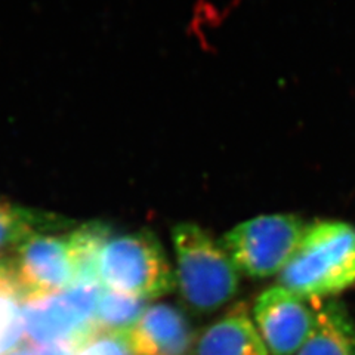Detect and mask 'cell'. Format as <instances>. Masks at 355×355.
Returning <instances> with one entry per match:
<instances>
[{
  "label": "cell",
  "instance_id": "obj_7",
  "mask_svg": "<svg viewBox=\"0 0 355 355\" xmlns=\"http://www.w3.org/2000/svg\"><path fill=\"white\" fill-rule=\"evenodd\" d=\"M254 320L274 355H293L313 331L315 304L280 286L271 287L254 304Z\"/></svg>",
  "mask_w": 355,
  "mask_h": 355
},
{
  "label": "cell",
  "instance_id": "obj_9",
  "mask_svg": "<svg viewBox=\"0 0 355 355\" xmlns=\"http://www.w3.org/2000/svg\"><path fill=\"white\" fill-rule=\"evenodd\" d=\"M266 354L268 351L244 304H239L214 324H210L198 339L196 348V355Z\"/></svg>",
  "mask_w": 355,
  "mask_h": 355
},
{
  "label": "cell",
  "instance_id": "obj_8",
  "mask_svg": "<svg viewBox=\"0 0 355 355\" xmlns=\"http://www.w3.org/2000/svg\"><path fill=\"white\" fill-rule=\"evenodd\" d=\"M193 339L194 331L182 311L168 304L147 308L128 333L133 355H182Z\"/></svg>",
  "mask_w": 355,
  "mask_h": 355
},
{
  "label": "cell",
  "instance_id": "obj_6",
  "mask_svg": "<svg viewBox=\"0 0 355 355\" xmlns=\"http://www.w3.org/2000/svg\"><path fill=\"white\" fill-rule=\"evenodd\" d=\"M9 272L21 302L65 291L74 282L69 240L48 232L28 237L15 252Z\"/></svg>",
  "mask_w": 355,
  "mask_h": 355
},
{
  "label": "cell",
  "instance_id": "obj_5",
  "mask_svg": "<svg viewBox=\"0 0 355 355\" xmlns=\"http://www.w3.org/2000/svg\"><path fill=\"white\" fill-rule=\"evenodd\" d=\"M101 292L99 284H71L60 293L22 302L24 335L33 345L82 343L95 331L94 318Z\"/></svg>",
  "mask_w": 355,
  "mask_h": 355
},
{
  "label": "cell",
  "instance_id": "obj_1",
  "mask_svg": "<svg viewBox=\"0 0 355 355\" xmlns=\"http://www.w3.org/2000/svg\"><path fill=\"white\" fill-rule=\"evenodd\" d=\"M280 287L321 301L355 286V227L343 220L306 225L292 258L279 272Z\"/></svg>",
  "mask_w": 355,
  "mask_h": 355
},
{
  "label": "cell",
  "instance_id": "obj_3",
  "mask_svg": "<svg viewBox=\"0 0 355 355\" xmlns=\"http://www.w3.org/2000/svg\"><path fill=\"white\" fill-rule=\"evenodd\" d=\"M98 280L108 291L144 299L169 293L175 284L162 244L148 230L111 236L99 254Z\"/></svg>",
  "mask_w": 355,
  "mask_h": 355
},
{
  "label": "cell",
  "instance_id": "obj_2",
  "mask_svg": "<svg viewBox=\"0 0 355 355\" xmlns=\"http://www.w3.org/2000/svg\"><path fill=\"white\" fill-rule=\"evenodd\" d=\"M178 284L196 313L209 314L227 305L239 291V270L222 244L191 222L172 228Z\"/></svg>",
  "mask_w": 355,
  "mask_h": 355
},
{
  "label": "cell",
  "instance_id": "obj_4",
  "mask_svg": "<svg viewBox=\"0 0 355 355\" xmlns=\"http://www.w3.org/2000/svg\"><path fill=\"white\" fill-rule=\"evenodd\" d=\"M305 228L302 218L296 215H262L230 230L220 244L239 271L266 279L284 268Z\"/></svg>",
  "mask_w": 355,
  "mask_h": 355
},
{
  "label": "cell",
  "instance_id": "obj_16",
  "mask_svg": "<svg viewBox=\"0 0 355 355\" xmlns=\"http://www.w3.org/2000/svg\"><path fill=\"white\" fill-rule=\"evenodd\" d=\"M6 295H17L19 297L12 275H10L8 270L0 268V296Z\"/></svg>",
  "mask_w": 355,
  "mask_h": 355
},
{
  "label": "cell",
  "instance_id": "obj_15",
  "mask_svg": "<svg viewBox=\"0 0 355 355\" xmlns=\"http://www.w3.org/2000/svg\"><path fill=\"white\" fill-rule=\"evenodd\" d=\"M80 343L77 342H57L48 345H33V348L36 355H74Z\"/></svg>",
  "mask_w": 355,
  "mask_h": 355
},
{
  "label": "cell",
  "instance_id": "obj_13",
  "mask_svg": "<svg viewBox=\"0 0 355 355\" xmlns=\"http://www.w3.org/2000/svg\"><path fill=\"white\" fill-rule=\"evenodd\" d=\"M147 301L148 299L105 288L98 299L94 318L95 330L126 333L128 335L146 313Z\"/></svg>",
  "mask_w": 355,
  "mask_h": 355
},
{
  "label": "cell",
  "instance_id": "obj_10",
  "mask_svg": "<svg viewBox=\"0 0 355 355\" xmlns=\"http://www.w3.org/2000/svg\"><path fill=\"white\" fill-rule=\"evenodd\" d=\"M315 323L297 355H355V323L335 299L314 301Z\"/></svg>",
  "mask_w": 355,
  "mask_h": 355
},
{
  "label": "cell",
  "instance_id": "obj_17",
  "mask_svg": "<svg viewBox=\"0 0 355 355\" xmlns=\"http://www.w3.org/2000/svg\"><path fill=\"white\" fill-rule=\"evenodd\" d=\"M5 355H36V354H35V348L33 347H19Z\"/></svg>",
  "mask_w": 355,
  "mask_h": 355
},
{
  "label": "cell",
  "instance_id": "obj_14",
  "mask_svg": "<svg viewBox=\"0 0 355 355\" xmlns=\"http://www.w3.org/2000/svg\"><path fill=\"white\" fill-rule=\"evenodd\" d=\"M74 355H133L126 333L95 330L76 349Z\"/></svg>",
  "mask_w": 355,
  "mask_h": 355
},
{
  "label": "cell",
  "instance_id": "obj_12",
  "mask_svg": "<svg viewBox=\"0 0 355 355\" xmlns=\"http://www.w3.org/2000/svg\"><path fill=\"white\" fill-rule=\"evenodd\" d=\"M110 237V227L101 222H87L71 231L67 240L74 268L73 284H99L98 259Z\"/></svg>",
  "mask_w": 355,
  "mask_h": 355
},
{
  "label": "cell",
  "instance_id": "obj_11",
  "mask_svg": "<svg viewBox=\"0 0 355 355\" xmlns=\"http://www.w3.org/2000/svg\"><path fill=\"white\" fill-rule=\"evenodd\" d=\"M65 227L62 218L0 202V268L9 271L15 252L28 237Z\"/></svg>",
  "mask_w": 355,
  "mask_h": 355
}]
</instances>
